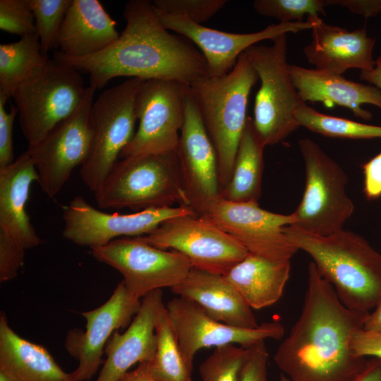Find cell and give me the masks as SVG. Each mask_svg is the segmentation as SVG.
<instances>
[{
  "label": "cell",
  "mask_w": 381,
  "mask_h": 381,
  "mask_svg": "<svg viewBox=\"0 0 381 381\" xmlns=\"http://www.w3.org/2000/svg\"><path fill=\"white\" fill-rule=\"evenodd\" d=\"M369 314L345 306L310 262L301 314L278 346L275 364L291 381L348 380L368 361L356 356L351 344Z\"/></svg>",
  "instance_id": "6da1fadb"
},
{
  "label": "cell",
  "mask_w": 381,
  "mask_h": 381,
  "mask_svg": "<svg viewBox=\"0 0 381 381\" xmlns=\"http://www.w3.org/2000/svg\"><path fill=\"white\" fill-rule=\"evenodd\" d=\"M123 17L126 26L122 33L102 52L69 58L56 51L54 58L88 73L90 85L95 90L117 77L172 80L190 85L207 75L200 50L187 38L172 34L162 25L152 1H128Z\"/></svg>",
  "instance_id": "7a4b0ae2"
},
{
  "label": "cell",
  "mask_w": 381,
  "mask_h": 381,
  "mask_svg": "<svg viewBox=\"0 0 381 381\" xmlns=\"http://www.w3.org/2000/svg\"><path fill=\"white\" fill-rule=\"evenodd\" d=\"M284 232L298 250L312 258L345 306L361 311L376 307L381 300V254L364 238L344 229L326 236L293 226Z\"/></svg>",
  "instance_id": "3957f363"
},
{
  "label": "cell",
  "mask_w": 381,
  "mask_h": 381,
  "mask_svg": "<svg viewBox=\"0 0 381 381\" xmlns=\"http://www.w3.org/2000/svg\"><path fill=\"white\" fill-rule=\"evenodd\" d=\"M258 80V76L244 52L225 75H205L190 85V92L217 152L221 192L232 174L248 119L249 95Z\"/></svg>",
  "instance_id": "277c9868"
},
{
  "label": "cell",
  "mask_w": 381,
  "mask_h": 381,
  "mask_svg": "<svg viewBox=\"0 0 381 381\" xmlns=\"http://www.w3.org/2000/svg\"><path fill=\"white\" fill-rule=\"evenodd\" d=\"M95 197L102 209L140 211L176 204L190 207L177 152L118 160Z\"/></svg>",
  "instance_id": "5b68a950"
},
{
  "label": "cell",
  "mask_w": 381,
  "mask_h": 381,
  "mask_svg": "<svg viewBox=\"0 0 381 381\" xmlns=\"http://www.w3.org/2000/svg\"><path fill=\"white\" fill-rule=\"evenodd\" d=\"M86 88L80 71L54 58L16 87L11 97L29 146L39 143L74 112Z\"/></svg>",
  "instance_id": "8992f818"
},
{
  "label": "cell",
  "mask_w": 381,
  "mask_h": 381,
  "mask_svg": "<svg viewBox=\"0 0 381 381\" xmlns=\"http://www.w3.org/2000/svg\"><path fill=\"white\" fill-rule=\"evenodd\" d=\"M272 41L270 46L253 45L245 51L260 81L253 121L265 146L282 142L300 127L294 114L306 104L290 75L286 34Z\"/></svg>",
  "instance_id": "52a82bcc"
},
{
  "label": "cell",
  "mask_w": 381,
  "mask_h": 381,
  "mask_svg": "<svg viewBox=\"0 0 381 381\" xmlns=\"http://www.w3.org/2000/svg\"><path fill=\"white\" fill-rule=\"evenodd\" d=\"M143 80L128 78L106 89L93 102L89 115L90 147L80 174L94 193L100 188L135 133L138 120L135 98Z\"/></svg>",
  "instance_id": "ba28073f"
},
{
  "label": "cell",
  "mask_w": 381,
  "mask_h": 381,
  "mask_svg": "<svg viewBox=\"0 0 381 381\" xmlns=\"http://www.w3.org/2000/svg\"><path fill=\"white\" fill-rule=\"evenodd\" d=\"M298 147L305 163L306 184L294 212L296 222L290 226L314 235H331L343 229L354 210L346 193L348 177L313 140L302 138Z\"/></svg>",
  "instance_id": "9c48e42d"
},
{
  "label": "cell",
  "mask_w": 381,
  "mask_h": 381,
  "mask_svg": "<svg viewBox=\"0 0 381 381\" xmlns=\"http://www.w3.org/2000/svg\"><path fill=\"white\" fill-rule=\"evenodd\" d=\"M189 87L172 80H143L135 98L138 128L119 157L177 152Z\"/></svg>",
  "instance_id": "30bf717a"
},
{
  "label": "cell",
  "mask_w": 381,
  "mask_h": 381,
  "mask_svg": "<svg viewBox=\"0 0 381 381\" xmlns=\"http://www.w3.org/2000/svg\"><path fill=\"white\" fill-rule=\"evenodd\" d=\"M39 181L26 150L13 163L0 168V282L14 279L24 264L25 253L40 245L26 210L30 187Z\"/></svg>",
  "instance_id": "8fae6325"
},
{
  "label": "cell",
  "mask_w": 381,
  "mask_h": 381,
  "mask_svg": "<svg viewBox=\"0 0 381 381\" xmlns=\"http://www.w3.org/2000/svg\"><path fill=\"white\" fill-rule=\"evenodd\" d=\"M138 237L155 247L183 255L193 268L223 276L249 253L233 236L197 213L167 220Z\"/></svg>",
  "instance_id": "7c38bea8"
},
{
  "label": "cell",
  "mask_w": 381,
  "mask_h": 381,
  "mask_svg": "<svg viewBox=\"0 0 381 381\" xmlns=\"http://www.w3.org/2000/svg\"><path fill=\"white\" fill-rule=\"evenodd\" d=\"M90 249L97 260L120 272L128 293L138 299L157 289L173 288L193 268L183 255L155 247L139 237L119 238Z\"/></svg>",
  "instance_id": "4fadbf2b"
},
{
  "label": "cell",
  "mask_w": 381,
  "mask_h": 381,
  "mask_svg": "<svg viewBox=\"0 0 381 381\" xmlns=\"http://www.w3.org/2000/svg\"><path fill=\"white\" fill-rule=\"evenodd\" d=\"M95 89L89 85L78 108L56 124L39 143L29 146L42 191L54 198L73 169L82 166L90 147L89 115Z\"/></svg>",
  "instance_id": "5bb4252c"
},
{
  "label": "cell",
  "mask_w": 381,
  "mask_h": 381,
  "mask_svg": "<svg viewBox=\"0 0 381 381\" xmlns=\"http://www.w3.org/2000/svg\"><path fill=\"white\" fill-rule=\"evenodd\" d=\"M203 215L233 236L248 251L272 261L290 260L298 250L284 232L296 219L261 208L258 202H236L222 197Z\"/></svg>",
  "instance_id": "9a60e30c"
},
{
  "label": "cell",
  "mask_w": 381,
  "mask_h": 381,
  "mask_svg": "<svg viewBox=\"0 0 381 381\" xmlns=\"http://www.w3.org/2000/svg\"><path fill=\"white\" fill-rule=\"evenodd\" d=\"M195 213L190 207L178 205L148 208L131 214H109L77 195L64 207L62 236L76 245L92 248L119 237L147 235L167 220Z\"/></svg>",
  "instance_id": "2e32d148"
},
{
  "label": "cell",
  "mask_w": 381,
  "mask_h": 381,
  "mask_svg": "<svg viewBox=\"0 0 381 381\" xmlns=\"http://www.w3.org/2000/svg\"><path fill=\"white\" fill-rule=\"evenodd\" d=\"M181 351L188 365L203 348L238 344L248 348L267 339L279 340L284 334L279 322H265L255 328L231 326L214 320L195 303L177 296L165 304Z\"/></svg>",
  "instance_id": "e0dca14e"
},
{
  "label": "cell",
  "mask_w": 381,
  "mask_h": 381,
  "mask_svg": "<svg viewBox=\"0 0 381 381\" xmlns=\"http://www.w3.org/2000/svg\"><path fill=\"white\" fill-rule=\"evenodd\" d=\"M155 8V7H154ZM162 25L190 40L202 53L207 64V75L221 77L235 66L239 56L256 43L289 32L311 30L320 18L301 22L272 24L250 33H232L209 28L186 18L163 13L155 8Z\"/></svg>",
  "instance_id": "ac0fdd59"
},
{
  "label": "cell",
  "mask_w": 381,
  "mask_h": 381,
  "mask_svg": "<svg viewBox=\"0 0 381 381\" xmlns=\"http://www.w3.org/2000/svg\"><path fill=\"white\" fill-rule=\"evenodd\" d=\"M181 175L190 207L202 214L221 197L218 161L189 87L177 150Z\"/></svg>",
  "instance_id": "d6986e66"
},
{
  "label": "cell",
  "mask_w": 381,
  "mask_h": 381,
  "mask_svg": "<svg viewBox=\"0 0 381 381\" xmlns=\"http://www.w3.org/2000/svg\"><path fill=\"white\" fill-rule=\"evenodd\" d=\"M140 306L141 301L131 295L121 282L104 303L81 313L86 320L85 330L70 331L64 342L67 351L78 361L71 372L75 381L90 380L96 374L104 363L107 341L114 332L131 324Z\"/></svg>",
  "instance_id": "ffe728a7"
},
{
  "label": "cell",
  "mask_w": 381,
  "mask_h": 381,
  "mask_svg": "<svg viewBox=\"0 0 381 381\" xmlns=\"http://www.w3.org/2000/svg\"><path fill=\"white\" fill-rule=\"evenodd\" d=\"M163 304L162 289L143 298L127 329L121 334L116 330L107 341V358L96 381H119L134 364L153 360L157 350L156 317Z\"/></svg>",
  "instance_id": "44dd1931"
},
{
  "label": "cell",
  "mask_w": 381,
  "mask_h": 381,
  "mask_svg": "<svg viewBox=\"0 0 381 381\" xmlns=\"http://www.w3.org/2000/svg\"><path fill=\"white\" fill-rule=\"evenodd\" d=\"M311 30L312 40L304 47L303 53L315 69L341 75L350 68L362 71L375 66V40L368 35L365 28L350 31L320 18Z\"/></svg>",
  "instance_id": "7402d4cb"
},
{
  "label": "cell",
  "mask_w": 381,
  "mask_h": 381,
  "mask_svg": "<svg viewBox=\"0 0 381 381\" xmlns=\"http://www.w3.org/2000/svg\"><path fill=\"white\" fill-rule=\"evenodd\" d=\"M171 290L178 296L198 304L215 320L241 328L259 325L253 309L223 275L193 267Z\"/></svg>",
  "instance_id": "603a6c76"
},
{
  "label": "cell",
  "mask_w": 381,
  "mask_h": 381,
  "mask_svg": "<svg viewBox=\"0 0 381 381\" xmlns=\"http://www.w3.org/2000/svg\"><path fill=\"white\" fill-rule=\"evenodd\" d=\"M116 22L97 0H72L58 40L59 52L69 58L98 54L120 36Z\"/></svg>",
  "instance_id": "cb8c5ba5"
},
{
  "label": "cell",
  "mask_w": 381,
  "mask_h": 381,
  "mask_svg": "<svg viewBox=\"0 0 381 381\" xmlns=\"http://www.w3.org/2000/svg\"><path fill=\"white\" fill-rule=\"evenodd\" d=\"M292 81L301 99L306 103L321 102L349 109L363 120H370V112L361 106L370 104L381 109V90L375 86L349 80L341 75L296 65L289 66Z\"/></svg>",
  "instance_id": "d4e9b609"
},
{
  "label": "cell",
  "mask_w": 381,
  "mask_h": 381,
  "mask_svg": "<svg viewBox=\"0 0 381 381\" xmlns=\"http://www.w3.org/2000/svg\"><path fill=\"white\" fill-rule=\"evenodd\" d=\"M0 371L11 381H75L42 346L23 339L0 316Z\"/></svg>",
  "instance_id": "484cf974"
},
{
  "label": "cell",
  "mask_w": 381,
  "mask_h": 381,
  "mask_svg": "<svg viewBox=\"0 0 381 381\" xmlns=\"http://www.w3.org/2000/svg\"><path fill=\"white\" fill-rule=\"evenodd\" d=\"M290 270V260L272 261L248 253L224 277L252 309L259 310L280 299Z\"/></svg>",
  "instance_id": "4316f807"
},
{
  "label": "cell",
  "mask_w": 381,
  "mask_h": 381,
  "mask_svg": "<svg viewBox=\"0 0 381 381\" xmlns=\"http://www.w3.org/2000/svg\"><path fill=\"white\" fill-rule=\"evenodd\" d=\"M265 145L253 119L248 117L241 135L232 174L221 197L236 202H258L261 195Z\"/></svg>",
  "instance_id": "83f0119b"
},
{
  "label": "cell",
  "mask_w": 381,
  "mask_h": 381,
  "mask_svg": "<svg viewBox=\"0 0 381 381\" xmlns=\"http://www.w3.org/2000/svg\"><path fill=\"white\" fill-rule=\"evenodd\" d=\"M49 59L35 32L0 44V97L8 100L16 87Z\"/></svg>",
  "instance_id": "f1b7e54d"
},
{
  "label": "cell",
  "mask_w": 381,
  "mask_h": 381,
  "mask_svg": "<svg viewBox=\"0 0 381 381\" xmlns=\"http://www.w3.org/2000/svg\"><path fill=\"white\" fill-rule=\"evenodd\" d=\"M157 350L148 369L157 381H191L192 369L186 363L170 323L165 304L155 321Z\"/></svg>",
  "instance_id": "f546056e"
},
{
  "label": "cell",
  "mask_w": 381,
  "mask_h": 381,
  "mask_svg": "<svg viewBox=\"0 0 381 381\" xmlns=\"http://www.w3.org/2000/svg\"><path fill=\"white\" fill-rule=\"evenodd\" d=\"M294 114L300 126L325 136L349 139L381 138V126L325 114L306 104L298 107Z\"/></svg>",
  "instance_id": "4dcf8cb0"
},
{
  "label": "cell",
  "mask_w": 381,
  "mask_h": 381,
  "mask_svg": "<svg viewBox=\"0 0 381 381\" xmlns=\"http://www.w3.org/2000/svg\"><path fill=\"white\" fill-rule=\"evenodd\" d=\"M72 0H29L35 33L47 54L58 48L60 30Z\"/></svg>",
  "instance_id": "1f68e13d"
},
{
  "label": "cell",
  "mask_w": 381,
  "mask_h": 381,
  "mask_svg": "<svg viewBox=\"0 0 381 381\" xmlns=\"http://www.w3.org/2000/svg\"><path fill=\"white\" fill-rule=\"evenodd\" d=\"M248 348L227 344L214 348L200 365L202 381H239Z\"/></svg>",
  "instance_id": "d6a6232c"
},
{
  "label": "cell",
  "mask_w": 381,
  "mask_h": 381,
  "mask_svg": "<svg viewBox=\"0 0 381 381\" xmlns=\"http://www.w3.org/2000/svg\"><path fill=\"white\" fill-rule=\"evenodd\" d=\"M255 11L261 16L277 18L280 23L301 22L303 18H315L325 15L327 0H255Z\"/></svg>",
  "instance_id": "836d02e7"
},
{
  "label": "cell",
  "mask_w": 381,
  "mask_h": 381,
  "mask_svg": "<svg viewBox=\"0 0 381 381\" xmlns=\"http://www.w3.org/2000/svg\"><path fill=\"white\" fill-rule=\"evenodd\" d=\"M154 7L163 13L186 18L198 24L206 22L218 13L226 0H154Z\"/></svg>",
  "instance_id": "e575fe53"
},
{
  "label": "cell",
  "mask_w": 381,
  "mask_h": 381,
  "mask_svg": "<svg viewBox=\"0 0 381 381\" xmlns=\"http://www.w3.org/2000/svg\"><path fill=\"white\" fill-rule=\"evenodd\" d=\"M0 29L20 37L35 32L29 0H0Z\"/></svg>",
  "instance_id": "d590c367"
},
{
  "label": "cell",
  "mask_w": 381,
  "mask_h": 381,
  "mask_svg": "<svg viewBox=\"0 0 381 381\" xmlns=\"http://www.w3.org/2000/svg\"><path fill=\"white\" fill-rule=\"evenodd\" d=\"M268 360L269 353L265 341H258L248 347L239 381H268Z\"/></svg>",
  "instance_id": "8d00e7d4"
},
{
  "label": "cell",
  "mask_w": 381,
  "mask_h": 381,
  "mask_svg": "<svg viewBox=\"0 0 381 381\" xmlns=\"http://www.w3.org/2000/svg\"><path fill=\"white\" fill-rule=\"evenodd\" d=\"M7 100L0 97V168L13 162V129L18 110L16 105H11L7 111L5 105Z\"/></svg>",
  "instance_id": "74e56055"
},
{
  "label": "cell",
  "mask_w": 381,
  "mask_h": 381,
  "mask_svg": "<svg viewBox=\"0 0 381 381\" xmlns=\"http://www.w3.org/2000/svg\"><path fill=\"white\" fill-rule=\"evenodd\" d=\"M351 347L358 357L381 359V331L360 329L353 336Z\"/></svg>",
  "instance_id": "f35d334b"
},
{
  "label": "cell",
  "mask_w": 381,
  "mask_h": 381,
  "mask_svg": "<svg viewBox=\"0 0 381 381\" xmlns=\"http://www.w3.org/2000/svg\"><path fill=\"white\" fill-rule=\"evenodd\" d=\"M363 191L369 200L381 196V152L363 165Z\"/></svg>",
  "instance_id": "ab89813d"
},
{
  "label": "cell",
  "mask_w": 381,
  "mask_h": 381,
  "mask_svg": "<svg viewBox=\"0 0 381 381\" xmlns=\"http://www.w3.org/2000/svg\"><path fill=\"white\" fill-rule=\"evenodd\" d=\"M328 6L339 5L351 12L364 16L373 17L381 12V0H327Z\"/></svg>",
  "instance_id": "60d3db41"
},
{
  "label": "cell",
  "mask_w": 381,
  "mask_h": 381,
  "mask_svg": "<svg viewBox=\"0 0 381 381\" xmlns=\"http://www.w3.org/2000/svg\"><path fill=\"white\" fill-rule=\"evenodd\" d=\"M346 381H381V359L368 360L365 368Z\"/></svg>",
  "instance_id": "b9f144b4"
},
{
  "label": "cell",
  "mask_w": 381,
  "mask_h": 381,
  "mask_svg": "<svg viewBox=\"0 0 381 381\" xmlns=\"http://www.w3.org/2000/svg\"><path fill=\"white\" fill-rule=\"evenodd\" d=\"M147 363H138L136 368L128 371L119 381H157L150 374Z\"/></svg>",
  "instance_id": "7bdbcfd3"
},
{
  "label": "cell",
  "mask_w": 381,
  "mask_h": 381,
  "mask_svg": "<svg viewBox=\"0 0 381 381\" xmlns=\"http://www.w3.org/2000/svg\"><path fill=\"white\" fill-rule=\"evenodd\" d=\"M360 78L371 83L381 90V59L378 58L376 60L375 66L373 69L361 71Z\"/></svg>",
  "instance_id": "ee69618b"
},
{
  "label": "cell",
  "mask_w": 381,
  "mask_h": 381,
  "mask_svg": "<svg viewBox=\"0 0 381 381\" xmlns=\"http://www.w3.org/2000/svg\"><path fill=\"white\" fill-rule=\"evenodd\" d=\"M363 329L366 330L381 331V300L375 308L374 311L369 314Z\"/></svg>",
  "instance_id": "f6af8a7d"
},
{
  "label": "cell",
  "mask_w": 381,
  "mask_h": 381,
  "mask_svg": "<svg viewBox=\"0 0 381 381\" xmlns=\"http://www.w3.org/2000/svg\"><path fill=\"white\" fill-rule=\"evenodd\" d=\"M0 381H11L8 375L0 371Z\"/></svg>",
  "instance_id": "bcb514c9"
},
{
  "label": "cell",
  "mask_w": 381,
  "mask_h": 381,
  "mask_svg": "<svg viewBox=\"0 0 381 381\" xmlns=\"http://www.w3.org/2000/svg\"><path fill=\"white\" fill-rule=\"evenodd\" d=\"M279 381H291L284 374L282 373Z\"/></svg>",
  "instance_id": "7dc6e473"
},
{
  "label": "cell",
  "mask_w": 381,
  "mask_h": 381,
  "mask_svg": "<svg viewBox=\"0 0 381 381\" xmlns=\"http://www.w3.org/2000/svg\"><path fill=\"white\" fill-rule=\"evenodd\" d=\"M379 58L381 59V56Z\"/></svg>",
  "instance_id": "c3c4849f"
}]
</instances>
